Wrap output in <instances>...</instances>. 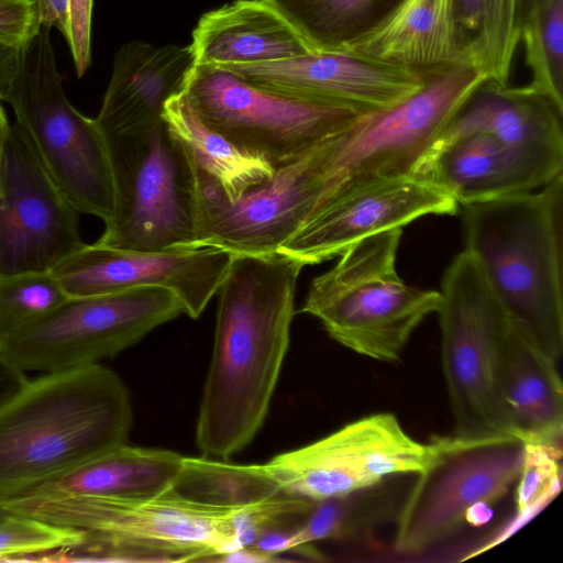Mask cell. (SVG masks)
I'll list each match as a JSON object with an SVG mask.
<instances>
[{
  "label": "cell",
  "mask_w": 563,
  "mask_h": 563,
  "mask_svg": "<svg viewBox=\"0 0 563 563\" xmlns=\"http://www.w3.org/2000/svg\"><path fill=\"white\" fill-rule=\"evenodd\" d=\"M526 443L514 437H442L435 461L417 479L397 514L394 548L418 554L446 540L477 508L501 499L518 481Z\"/></svg>",
  "instance_id": "obj_12"
},
{
  "label": "cell",
  "mask_w": 563,
  "mask_h": 563,
  "mask_svg": "<svg viewBox=\"0 0 563 563\" xmlns=\"http://www.w3.org/2000/svg\"><path fill=\"white\" fill-rule=\"evenodd\" d=\"M388 479L345 495L313 501L299 523L290 530V551L316 556L313 543L362 537L398 514L396 493L387 486Z\"/></svg>",
  "instance_id": "obj_28"
},
{
  "label": "cell",
  "mask_w": 563,
  "mask_h": 563,
  "mask_svg": "<svg viewBox=\"0 0 563 563\" xmlns=\"http://www.w3.org/2000/svg\"><path fill=\"white\" fill-rule=\"evenodd\" d=\"M216 561L230 562V563H262V562H276L278 558L273 554L265 553L254 547H244L234 550L230 553L219 556Z\"/></svg>",
  "instance_id": "obj_38"
},
{
  "label": "cell",
  "mask_w": 563,
  "mask_h": 563,
  "mask_svg": "<svg viewBox=\"0 0 563 563\" xmlns=\"http://www.w3.org/2000/svg\"><path fill=\"white\" fill-rule=\"evenodd\" d=\"M526 0H455L459 60L509 85Z\"/></svg>",
  "instance_id": "obj_26"
},
{
  "label": "cell",
  "mask_w": 563,
  "mask_h": 563,
  "mask_svg": "<svg viewBox=\"0 0 563 563\" xmlns=\"http://www.w3.org/2000/svg\"><path fill=\"white\" fill-rule=\"evenodd\" d=\"M40 27L35 0H0V42L23 44Z\"/></svg>",
  "instance_id": "obj_35"
},
{
  "label": "cell",
  "mask_w": 563,
  "mask_h": 563,
  "mask_svg": "<svg viewBox=\"0 0 563 563\" xmlns=\"http://www.w3.org/2000/svg\"><path fill=\"white\" fill-rule=\"evenodd\" d=\"M198 65H244L310 53L292 26L264 0H236L205 13L192 32Z\"/></svg>",
  "instance_id": "obj_22"
},
{
  "label": "cell",
  "mask_w": 563,
  "mask_h": 563,
  "mask_svg": "<svg viewBox=\"0 0 563 563\" xmlns=\"http://www.w3.org/2000/svg\"><path fill=\"white\" fill-rule=\"evenodd\" d=\"M132 421L126 386L99 363L27 380L0 407V497L126 443Z\"/></svg>",
  "instance_id": "obj_2"
},
{
  "label": "cell",
  "mask_w": 563,
  "mask_h": 563,
  "mask_svg": "<svg viewBox=\"0 0 563 563\" xmlns=\"http://www.w3.org/2000/svg\"><path fill=\"white\" fill-rule=\"evenodd\" d=\"M440 292L437 313L442 372L454 419L452 434L519 439L500 386L501 345L510 316L465 250L444 271Z\"/></svg>",
  "instance_id": "obj_7"
},
{
  "label": "cell",
  "mask_w": 563,
  "mask_h": 563,
  "mask_svg": "<svg viewBox=\"0 0 563 563\" xmlns=\"http://www.w3.org/2000/svg\"><path fill=\"white\" fill-rule=\"evenodd\" d=\"M402 229L371 235L347 247L316 277L301 312L353 352L382 362L399 360L412 332L441 305V292L407 285L396 269Z\"/></svg>",
  "instance_id": "obj_5"
},
{
  "label": "cell",
  "mask_w": 563,
  "mask_h": 563,
  "mask_svg": "<svg viewBox=\"0 0 563 563\" xmlns=\"http://www.w3.org/2000/svg\"><path fill=\"white\" fill-rule=\"evenodd\" d=\"M459 211L449 194L411 176L375 180L336 196L277 251L303 265L318 264L371 235L402 229L424 216Z\"/></svg>",
  "instance_id": "obj_16"
},
{
  "label": "cell",
  "mask_w": 563,
  "mask_h": 563,
  "mask_svg": "<svg viewBox=\"0 0 563 563\" xmlns=\"http://www.w3.org/2000/svg\"><path fill=\"white\" fill-rule=\"evenodd\" d=\"M14 514L85 532L56 562L216 561L238 550L236 507L202 504L174 488L126 497H0ZM245 506V505H244Z\"/></svg>",
  "instance_id": "obj_4"
},
{
  "label": "cell",
  "mask_w": 563,
  "mask_h": 563,
  "mask_svg": "<svg viewBox=\"0 0 563 563\" xmlns=\"http://www.w3.org/2000/svg\"><path fill=\"white\" fill-rule=\"evenodd\" d=\"M168 129L190 152L196 167L227 197H234L274 174V167L207 125L185 92L169 99L163 112Z\"/></svg>",
  "instance_id": "obj_25"
},
{
  "label": "cell",
  "mask_w": 563,
  "mask_h": 563,
  "mask_svg": "<svg viewBox=\"0 0 563 563\" xmlns=\"http://www.w3.org/2000/svg\"><path fill=\"white\" fill-rule=\"evenodd\" d=\"M500 386L519 439L562 450L563 386L556 362L512 319L501 345Z\"/></svg>",
  "instance_id": "obj_21"
},
{
  "label": "cell",
  "mask_w": 563,
  "mask_h": 563,
  "mask_svg": "<svg viewBox=\"0 0 563 563\" xmlns=\"http://www.w3.org/2000/svg\"><path fill=\"white\" fill-rule=\"evenodd\" d=\"M174 489L192 500L223 507L253 504L280 494L263 464L184 456Z\"/></svg>",
  "instance_id": "obj_29"
},
{
  "label": "cell",
  "mask_w": 563,
  "mask_h": 563,
  "mask_svg": "<svg viewBox=\"0 0 563 563\" xmlns=\"http://www.w3.org/2000/svg\"><path fill=\"white\" fill-rule=\"evenodd\" d=\"M520 43L530 90L563 109V0H532L525 9Z\"/></svg>",
  "instance_id": "obj_30"
},
{
  "label": "cell",
  "mask_w": 563,
  "mask_h": 563,
  "mask_svg": "<svg viewBox=\"0 0 563 563\" xmlns=\"http://www.w3.org/2000/svg\"><path fill=\"white\" fill-rule=\"evenodd\" d=\"M468 132L492 134L553 175L563 174V109L526 86L485 80L437 141Z\"/></svg>",
  "instance_id": "obj_19"
},
{
  "label": "cell",
  "mask_w": 563,
  "mask_h": 563,
  "mask_svg": "<svg viewBox=\"0 0 563 563\" xmlns=\"http://www.w3.org/2000/svg\"><path fill=\"white\" fill-rule=\"evenodd\" d=\"M103 135L113 205L96 243L144 252L197 249V178L185 144L165 121Z\"/></svg>",
  "instance_id": "obj_6"
},
{
  "label": "cell",
  "mask_w": 563,
  "mask_h": 563,
  "mask_svg": "<svg viewBox=\"0 0 563 563\" xmlns=\"http://www.w3.org/2000/svg\"><path fill=\"white\" fill-rule=\"evenodd\" d=\"M78 214L11 123L0 158V278L51 272L82 247Z\"/></svg>",
  "instance_id": "obj_14"
},
{
  "label": "cell",
  "mask_w": 563,
  "mask_h": 563,
  "mask_svg": "<svg viewBox=\"0 0 563 563\" xmlns=\"http://www.w3.org/2000/svg\"><path fill=\"white\" fill-rule=\"evenodd\" d=\"M184 92L207 125L274 168L300 157L363 113L272 92L213 65L196 64Z\"/></svg>",
  "instance_id": "obj_11"
},
{
  "label": "cell",
  "mask_w": 563,
  "mask_h": 563,
  "mask_svg": "<svg viewBox=\"0 0 563 563\" xmlns=\"http://www.w3.org/2000/svg\"><path fill=\"white\" fill-rule=\"evenodd\" d=\"M311 52L346 51L373 30L399 0H264Z\"/></svg>",
  "instance_id": "obj_27"
},
{
  "label": "cell",
  "mask_w": 563,
  "mask_h": 563,
  "mask_svg": "<svg viewBox=\"0 0 563 563\" xmlns=\"http://www.w3.org/2000/svg\"><path fill=\"white\" fill-rule=\"evenodd\" d=\"M68 298L51 272L0 278V345Z\"/></svg>",
  "instance_id": "obj_31"
},
{
  "label": "cell",
  "mask_w": 563,
  "mask_h": 563,
  "mask_svg": "<svg viewBox=\"0 0 563 563\" xmlns=\"http://www.w3.org/2000/svg\"><path fill=\"white\" fill-rule=\"evenodd\" d=\"M21 45L0 42V100L2 102L5 101L19 71Z\"/></svg>",
  "instance_id": "obj_36"
},
{
  "label": "cell",
  "mask_w": 563,
  "mask_h": 563,
  "mask_svg": "<svg viewBox=\"0 0 563 563\" xmlns=\"http://www.w3.org/2000/svg\"><path fill=\"white\" fill-rule=\"evenodd\" d=\"M40 25L56 27L65 37L78 77L91 63L92 0H35Z\"/></svg>",
  "instance_id": "obj_34"
},
{
  "label": "cell",
  "mask_w": 563,
  "mask_h": 563,
  "mask_svg": "<svg viewBox=\"0 0 563 563\" xmlns=\"http://www.w3.org/2000/svg\"><path fill=\"white\" fill-rule=\"evenodd\" d=\"M196 66L190 45L133 41L118 51L95 119L104 134L131 133L164 121L166 102L185 91Z\"/></svg>",
  "instance_id": "obj_20"
},
{
  "label": "cell",
  "mask_w": 563,
  "mask_h": 563,
  "mask_svg": "<svg viewBox=\"0 0 563 563\" xmlns=\"http://www.w3.org/2000/svg\"><path fill=\"white\" fill-rule=\"evenodd\" d=\"M10 514H12L11 511H9L3 505L2 503L0 501V520L4 519L7 516H9Z\"/></svg>",
  "instance_id": "obj_40"
},
{
  "label": "cell",
  "mask_w": 563,
  "mask_h": 563,
  "mask_svg": "<svg viewBox=\"0 0 563 563\" xmlns=\"http://www.w3.org/2000/svg\"><path fill=\"white\" fill-rule=\"evenodd\" d=\"M423 73L419 90L388 108L361 113L314 147L329 202L355 186L410 176L457 109L487 80L464 62Z\"/></svg>",
  "instance_id": "obj_8"
},
{
  "label": "cell",
  "mask_w": 563,
  "mask_h": 563,
  "mask_svg": "<svg viewBox=\"0 0 563 563\" xmlns=\"http://www.w3.org/2000/svg\"><path fill=\"white\" fill-rule=\"evenodd\" d=\"M411 177L449 194L460 207L536 190L559 175L486 132L439 140Z\"/></svg>",
  "instance_id": "obj_18"
},
{
  "label": "cell",
  "mask_w": 563,
  "mask_h": 563,
  "mask_svg": "<svg viewBox=\"0 0 563 563\" xmlns=\"http://www.w3.org/2000/svg\"><path fill=\"white\" fill-rule=\"evenodd\" d=\"M24 372L0 354V407L18 394L27 383Z\"/></svg>",
  "instance_id": "obj_37"
},
{
  "label": "cell",
  "mask_w": 563,
  "mask_h": 563,
  "mask_svg": "<svg viewBox=\"0 0 563 563\" xmlns=\"http://www.w3.org/2000/svg\"><path fill=\"white\" fill-rule=\"evenodd\" d=\"M233 255L219 247L144 252L95 242L85 243L52 273L68 297L165 287L179 298L184 313L197 319L218 292Z\"/></svg>",
  "instance_id": "obj_15"
},
{
  "label": "cell",
  "mask_w": 563,
  "mask_h": 563,
  "mask_svg": "<svg viewBox=\"0 0 563 563\" xmlns=\"http://www.w3.org/2000/svg\"><path fill=\"white\" fill-rule=\"evenodd\" d=\"M303 266L279 251L233 255L217 292L213 350L198 411L202 456L229 460L262 428L289 346Z\"/></svg>",
  "instance_id": "obj_1"
},
{
  "label": "cell",
  "mask_w": 563,
  "mask_h": 563,
  "mask_svg": "<svg viewBox=\"0 0 563 563\" xmlns=\"http://www.w3.org/2000/svg\"><path fill=\"white\" fill-rule=\"evenodd\" d=\"M183 463L184 455L174 451L124 443L57 477L15 494L40 497L155 495L174 488Z\"/></svg>",
  "instance_id": "obj_24"
},
{
  "label": "cell",
  "mask_w": 563,
  "mask_h": 563,
  "mask_svg": "<svg viewBox=\"0 0 563 563\" xmlns=\"http://www.w3.org/2000/svg\"><path fill=\"white\" fill-rule=\"evenodd\" d=\"M562 450L526 444L517 488V521L536 514L558 494L561 486Z\"/></svg>",
  "instance_id": "obj_33"
},
{
  "label": "cell",
  "mask_w": 563,
  "mask_h": 563,
  "mask_svg": "<svg viewBox=\"0 0 563 563\" xmlns=\"http://www.w3.org/2000/svg\"><path fill=\"white\" fill-rule=\"evenodd\" d=\"M346 51L421 73L460 62L455 0H399Z\"/></svg>",
  "instance_id": "obj_23"
},
{
  "label": "cell",
  "mask_w": 563,
  "mask_h": 563,
  "mask_svg": "<svg viewBox=\"0 0 563 563\" xmlns=\"http://www.w3.org/2000/svg\"><path fill=\"white\" fill-rule=\"evenodd\" d=\"M4 102L75 209L106 221L113 205L106 139L96 120L66 97L51 27L41 25L21 45L19 71Z\"/></svg>",
  "instance_id": "obj_9"
},
{
  "label": "cell",
  "mask_w": 563,
  "mask_h": 563,
  "mask_svg": "<svg viewBox=\"0 0 563 563\" xmlns=\"http://www.w3.org/2000/svg\"><path fill=\"white\" fill-rule=\"evenodd\" d=\"M465 251L510 318L554 362L563 352V174L462 207Z\"/></svg>",
  "instance_id": "obj_3"
},
{
  "label": "cell",
  "mask_w": 563,
  "mask_h": 563,
  "mask_svg": "<svg viewBox=\"0 0 563 563\" xmlns=\"http://www.w3.org/2000/svg\"><path fill=\"white\" fill-rule=\"evenodd\" d=\"M85 532L20 514L0 520V561H37L41 556L82 543Z\"/></svg>",
  "instance_id": "obj_32"
},
{
  "label": "cell",
  "mask_w": 563,
  "mask_h": 563,
  "mask_svg": "<svg viewBox=\"0 0 563 563\" xmlns=\"http://www.w3.org/2000/svg\"><path fill=\"white\" fill-rule=\"evenodd\" d=\"M180 313L179 298L159 286L68 297L3 342L0 354L22 372L98 364Z\"/></svg>",
  "instance_id": "obj_10"
},
{
  "label": "cell",
  "mask_w": 563,
  "mask_h": 563,
  "mask_svg": "<svg viewBox=\"0 0 563 563\" xmlns=\"http://www.w3.org/2000/svg\"><path fill=\"white\" fill-rule=\"evenodd\" d=\"M10 124L11 123L9 122V119L7 117L5 110L2 106V101L0 100V158L2 155L4 142H5L9 129H10Z\"/></svg>",
  "instance_id": "obj_39"
},
{
  "label": "cell",
  "mask_w": 563,
  "mask_h": 563,
  "mask_svg": "<svg viewBox=\"0 0 563 563\" xmlns=\"http://www.w3.org/2000/svg\"><path fill=\"white\" fill-rule=\"evenodd\" d=\"M218 67L272 92L360 112L388 108L424 84V73L352 51L310 52L275 62Z\"/></svg>",
  "instance_id": "obj_17"
},
{
  "label": "cell",
  "mask_w": 563,
  "mask_h": 563,
  "mask_svg": "<svg viewBox=\"0 0 563 563\" xmlns=\"http://www.w3.org/2000/svg\"><path fill=\"white\" fill-rule=\"evenodd\" d=\"M442 438L420 442L397 417L379 412L352 421L305 446L274 456L263 466L284 494L319 501L426 471Z\"/></svg>",
  "instance_id": "obj_13"
}]
</instances>
